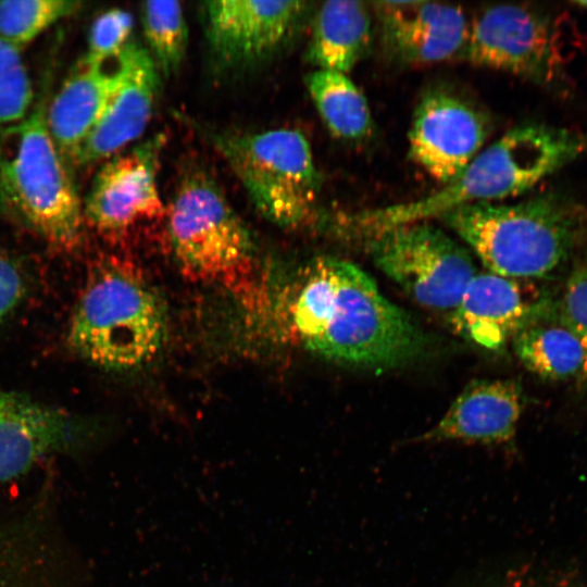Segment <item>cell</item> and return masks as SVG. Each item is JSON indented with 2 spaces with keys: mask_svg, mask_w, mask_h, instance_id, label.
Masks as SVG:
<instances>
[{
  "mask_svg": "<svg viewBox=\"0 0 587 587\" xmlns=\"http://www.w3.org/2000/svg\"><path fill=\"white\" fill-rule=\"evenodd\" d=\"M587 151V133L542 124L519 125L488 147L450 183L414 201L369 210L353 226L383 229L439 217L459 207L514 198Z\"/></svg>",
  "mask_w": 587,
  "mask_h": 587,
  "instance_id": "obj_2",
  "label": "cell"
},
{
  "mask_svg": "<svg viewBox=\"0 0 587 587\" xmlns=\"http://www.w3.org/2000/svg\"><path fill=\"white\" fill-rule=\"evenodd\" d=\"M462 54L477 66L550 83L566 61L557 20L522 4H495L469 25Z\"/></svg>",
  "mask_w": 587,
  "mask_h": 587,
  "instance_id": "obj_9",
  "label": "cell"
},
{
  "mask_svg": "<svg viewBox=\"0 0 587 587\" xmlns=\"http://www.w3.org/2000/svg\"><path fill=\"white\" fill-rule=\"evenodd\" d=\"M78 437L77 425L62 410L0 390V483L24 475Z\"/></svg>",
  "mask_w": 587,
  "mask_h": 587,
  "instance_id": "obj_16",
  "label": "cell"
},
{
  "mask_svg": "<svg viewBox=\"0 0 587 587\" xmlns=\"http://www.w3.org/2000/svg\"><path fill=\"white\" fill-rule=\"evenodd\" d=\"M439 218L488 272L514 279L549 275L587 230V211L560 193L538 195L514 203L467 204Z\"/></svg>",
  "mask_w": 587,
  "mask_h": 587,
  "instance_id": "obj_3",
  "label": "cell"
},
{
  "mask_svg": "<svg viewBox=\"0 0 587 587\" xmlns=\"http://www.w3.org/2000/svg\"><path fill=\"white\" fill-rule=\"evenodd\" d=\"M164 140L155 135L99 170L83 205L84 216L98 230L120 234L164 214L157 183Z\"/></svg>",
  "mask_w": 587,
  "mask_h": 587,
  "instance_id": "obj_11",
  "label": "cell"
},
{
  "mask_svg": "<svg viewBox=\"0 0 587 587\" xmlns=\"http://www.w3.org/2000/svg\"><path fill=\"white\" fill-rule=\"evenodd\" d=\"M386 50L408 65L444 62L463 52L469 25L460 7L432 1L373 3Z\"/></svg>",
  "mask_w": 587,
  "mask_h": 587,
  "instance_id": "obj_13",
  "label": "cell"
},
{
  "mask_svg": "<svg viewBox=\"0 0 587 587\" xmlns=\"http://www.w3.org/2000/svg\"><path fill=\"white\" fill-rule=\"evenodd\" d=\"M70 0L0 1V37L20 50L59 20L79 10Z\"/></svg>",
  "mask_w": 587,
  "mask_h": 587,
  "instance_id": "obj_23",
  "label": "cell"
},
{
  "mask_svg": "<svg viewBox=\"0 0 587 587\" xmlns=\"http://www.w3.org/2000/svg\"><path fill=\"white\" fill-rule=\"evenodd\" d=\"M522 408V391L514 380L475 379L420 440L507 442L515 434Z\"/></svg>",
  "mask_w": 587,
  "mask_h": 587,
  "instance_id": "obj_17",
  "label": "cell"
},
{
  "mask_svg": "<svg viewBox=\"0 0 587 587\" xmlns=\"http://www.w3.org/2000/svg\"><path fill=\"white\" fill-rule=\"evenodd\" d=\"M522 364L539 377L553 380L587 378V350L545 300L512 338Z\"/></svg>",
  "mask_w": 587,
  "mask_h": 587,
  "instance_id": "obj_19",
  "label": "cell"
},
{
  "mask_svg": "<svg viewBox=\"0 0 587 587\" xmlns=\"http://www.w3.org/2000/svg\"><path fill=\"white\" fill-rule=\"evenodd\" d=\"M23 292L17 267L0 254V322L16 305Z\"/></svg>",
  "mask_w": 587,
  "mask_h": 587,
  "instance_id": "obj_27",
  "label": "cell"
},
{
  "mask_svg": "<svg viewBox=\"0 0 587 587\" xmlns=\"http://www.w3.org/2000/svg\"><path fill=\"white\" fill-rule=\"evenodd\" d=\"M211 140L268 221L295 227L312 214L320 179L302 133L290 128L226 132L212 134Z\"/></svg>",
  "mask_w": 587,
  "mask_h": 587,
  "instance_id": "obj_6",
  "label": "cell"
},
{
  "mask_svg": "<svg viewBox=\"0 0 587 587\" xmlns=\"http://www.w3.org/2000/svg\"><path fill=\"white\" fill-rule=\"evenodd\" d=\"M544 301L530 297L520 279L476 273L449 317L462 338L496 351L512 340Z\"/></svg>",
  "mask_w": 587,
  "mask_h": 587,
  "instance_id": "obj_15",
  "label": "cell"
},
{
  "mask_svg": "<svg viewBox=\"0 0 587 587\" xmlns=\"http://www.w3.org/2000/svg\"><path fill=\"white\" fill-rule=\"evenodd\" d=\"M370 9L361 1H327L317 9L308 58L317 70L348 74L372 39Z\"/></svg>",
  "mask_w": 587,
  "mask_h": 587,
  "instance_id": "obj_20",
  "label": "cell"
},
{
  "mask_svg": "<svg viewBox=\"0 0 587 587\" xmlns=\"http://www.w3.org/2000/svg\"><path fill=\"white\" fill-rule=\"evenodd\" d=\"M123 79L102 116L82 145L75 163L83 165L117 153L142 135L159 89L158 67L143 47L128 42L121 51Z\"/></svg>",
  "mask_w": 587,
  "mask_h": 587,
  "instance_id": "obj_14",
  "label": "cell"
},
{
  "mask_svg": "<svg viewBox=\"0 0 587 587\" xmlns=\"http://www.w3.org/2000/svg\"><path fill=\"white\" fill-rule=\"evenodd\" d=\"M123 76L121 52L101 64L80 62L47 107L50 135L66 163H75L82 145L102 116Z\"/></svg>",
  "mask_w": 587,
  "mask_h": 587,
  "instance_id": "obj_18",
  "label": "cell"
},
{
  "mask_svg": "<svg viewBox=\"0 0 587 587\" xmlns=\"http://www.w3.org/2000/svg\"><path fill=\"white\" fill-rule=\"evenodd\" d=\"M33 89L20 50L0 37V128L23 120Z\"/></svg>",
  "mask_w": 587,
  "mask_h": 587,
  "instance_id": "obj_24",
  "label": "cell"
},
{
  "mask_svg": "<svg viewBox=\"0 0 587 587\" xmlns=\"http://www.w3.org/2000/svg\"><path fill=\"white\" fill-rule=\"evenodd\" d=\"M573 3L587 10V0H578L574 1Z\"/></svg>",
  "mask_w": 587,
  "mask_h": 587,
  "instance_id": "obj_28",
  "label": "cell"
},
{
  "mask_svg": "<svg viewBox=\"0 0 587 587\" xmlns=\"http://www.w3.org/2000/svg\"><path fill=\"white\" fill-rule=\"evenodd\" d=\"M304 11L302 1L207 2L204 14L210 47L227 65L259 62L287 42Z\"/></svg>",
  "mask_w": 587,
  "mask_h": 587,
  "instance_id": "obj_12",
  "label": "cell"
},
{
  "mask_svg": "<svg viewBox=\"0 0 587 587\" xmlns=\"http://www.w3.org/2000/svg\"><path fill=\"white\" fill-rule=\"evenodd\" d=\"M308 270L292 322L310 351L337 363L380 370L405 364L424 351L422 329L358 265L322 257Z\"/></svg>",
  "mask_w": 587,
  "mask_h": 587,
  "instance_id": "obj_1",
  "label": "cell"
},
{
  "mask_svg": "<svg viewBox=\"0 0 587 587\" xmlns=\"http://www.w3.org/2000/svg\"><path fill=\"white\" fill-rule=\"evenodd\" d=\"M41 97L0 135V203L50 243L73 248L83 226V204L67 163L47 124Z\"/></svg>",
  "mask_w": 587,
  "mask_h": 587,
  "instance_id": "obj_5",
  "label": "cell"
},
{
  "mask_svg": "<svg viewBox=\"0 0 587 587\" xmlns=\"http://www.w3.org/2000/svg\"><path fill=\"white\" fill-rule=\"evenodd\" d=\"M310 97L328 130L338 139L362 140L373 120L369 102L348 74L315 70L305 76Z\"/></svg>",
  "mask_w": 587,
  "mask_h": 587,
  "instance_id": "obj_21",
  "label": "cell"
},
{
  "mask_svg": "<svg viewBox=\"0 0 587 587\" xmlns=\"http://www.w3.org/2000/svg\"><path fill=\"white\" fill-rule=\"evenodd\" d=\"M554 308L587 350V265L569 276L562 298Z\"/></svg>",
  "mask_w": 587,
  "mask_h": 587,
  "instance_id": "obj_26",
  "label": "cell"
},
{
  "mask_svg": "<svg viewBox=\"0 0 587 587\" xmlns=\"http://www.w3.org/2000/svg\"><path fill=\"white\" fill-rule=\"evenodd\" d=\"M167 217L174 255L185 273L228 283L250 270L251 235L207 174L192 172L182 179Z\"/></svg>",
  "mask_w": 587,
  "mask_h": 587,
  "instance_id": "obj_7",
  "label": "cell"
},
{
  "mask_svg": "<svg viewBox=\"0 0 587 587\" xmlns=\"http://www.w3.org/2000/svg\"><path fill=\"white\" fill-rule=\"evenodd\" d=\"M165 332V309L155 289L132 264L110 260L89 275L68 340L93 364L123 371L150 362Z\"/></svg>",
  "mask_w": 587,
  "mask_h": 587,
  "instance_id": "obj_4",
  "label": "cell"
},
{
  "mask_svg": "<svg viewBox=\"0 0 587 587\" xmlns=\"http://www.w3.org/2000/svg\"><path fill=\"white\" fill-rule=\"evenodd\" d=\"M491 121L470 100L433 89L413 112L408 142L411 159L442 186L452 182L483 150Z\"/></svg>",
  "mask_w": 587,
  "mask_h": 587,
  "instance_id": "obj_10",
  "label": "cell"
},
{
  "mask_svg": "<svg viewBox=\"0 0 587 587\" xmlns=\"http://www.w3.org/2000/svg\"><path fill=\"white\" fill-rule=\"evenodd\" d=\"M142 29L157 67L176 72L186 53L188 27L177 1H148L141 7Z\"/></svg>",
  "mask_w": 587,
  "mask_h": 587,
  "instance_id": "obj_22",
  "label": "cell"
},
{
  "mask_svg": "<svg viewBox=\"0 0 587 587\" xmlns=\"http://www.w3.org/2000/svg\"><path fill=\"white\" fill-rule=\"evenodd\" d=\"M369 246L375 265L407 295L449 316L476 274L469 251L426 221L372 234Z\"/></svg>",
  "mask_w": 587,
  "mask_h": 587,
  "instance_id": "obj_8",
  "label": "cell"
},
{
  "mask_svg": "<svg viewBox=\"0 0 587 587\" xmlns=\"http://www.w3.org/2000/svg\"><path fill=\"white\" fill-rule=\"evenodd\" d=\"M134 26L130 13L122 9H110L92 23L88 37L86 64H101L116 58L128 43Z\"/></svg>",
  "mask_w": 587,
  "mask_h": 587,
  "instance_id": "obj_25",
  "label": "cell"
}]
</instances>
